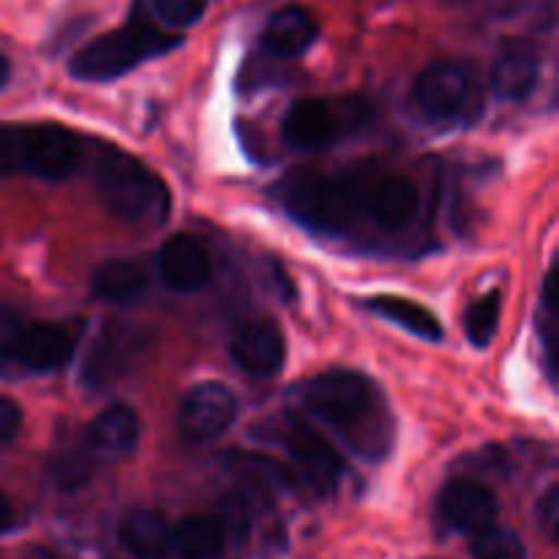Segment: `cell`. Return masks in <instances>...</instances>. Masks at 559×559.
<instances>
[{"label": "cell", "mask_w": 559, "mask_h": 559, "mask_svg": "<svg viewBox=\"0 0 559 559\" xmlns=\"http://www.w3.org/2000/svg\"><path fill=\"white\" fill-rule=\"evenodd\" d=\"M500 311L502 298L497 289L486 293L475 304H469L467 314H464V333H467L469 344L478 349H486L495 342L497 331H500Z\"/></svg>", "instance_id": "603a6c76"}, {"label": "cell", "mask_w": 559, "mask_h": 559, "mask_svg": "<svg viewBox=\"0 0 559 559\" xmlns=\"http://www.w3.org/2000/svg\"><path fill=\"white\" fill-rule=\"evenodd\" d=\"M158 273L175 293H200L211 282V257L197 238L175 235L158 251Z\"/></svg>", "instance_id": "5bb4252c"}, {"label": "cell", "mask_w": 559, "mask_h": 559, "mask_svg": "<svg viewBox=\"0 0 559 559\" xmlns=\"http://www.w3.org/2000/svg\"><path fill=\"white\" fill-rule=\"evenodd\" d=\"M91 289L98 300L131 306L147 293V273L131 260H109L93 271Z\"/></svg>", "instance_id": "44dd1931"}, {"label": "cell", "mask_w": 559, "mask_h": 559, "mask_svg": "<svg viewBox=\"0 0 559 559\" xmlns=\"http://www.w3.org/2000/svg\"><path fill=\"white\" fill-rule=\"evenodd\" d=\"M22 331H25V322L20 320V314L9 306H0V366L16 360V344H20Z\"/></svg>", "instance_id": "83f0119b"}, {"label": "cell", "mask_w": 559, "mask_h": 559, "mask_svg": "<svg viewBox=\"0 0 559 559\" xmlns=\"http://www.w3.org/2000/svg\"><path fill=\"white\" fill-rule=\"evenodd\" d=\"M80 136L66 126H0V173L63 180L80 167Z\"/></svg>", "instance_id": "5b68a950"}, {"label": "cell", "mask_w": 559, "mask_h": 559, "mask_svg": "<svg viewBox=\"0 0 559 559\" xmlns=\"http://www.w3.org/2000/svg\"><path fill=\"white\" fill-rule=\"evenodd\" d=\"M153 349V333L131 322H107L93 338L91 353L82 366V382L87 388H107L123 380Z\"/></svg>", "instance_id": "8992f818"}, {"label": "cell", "mask_w": 559, "mask_h": 559, "mask_svg": "<svg viewBox=\"0 0 559 559\" xmlns=\"http://www.w3.org/2000/svg\"><path fill=\"white\" fill-rule=\"evenodd\" d=\"M320 36L317 20L300 5H284L267 20L262 44L276 58H300Z\"/></svg>", "instance_id": "ac0fdd59"}, {"label": "cell", "mask_w": 559, "mask_h": 559, "mask_svg": "<svg viewBox=\"0 0 559 559\" xmlns=\"http://www.w3.org/2000/svg\"><path fill=\"white\" fill-rule=\"evenodd\" d=\"M183 38L175 33L162 31L153 25L145 14L134 11L126 25L93 38L71 58L69 71L74 80L82 82H112L129 74L145 60L167 55L169 49L180 47Z\"/></svg>", "instance_id": "277c9868"}, {"label": "cell", "mask_w": 559, "mask_h": 559, "mask_svg": "<svg viewBox=\"0 0 559 559\" xmlns=\"http://www.w3.org/2000/svg\"><path fill=\"white\" fill-rule=\"evenodd\" d=\"M153 11L167 27L183 31V27L197 25L207 9V0H151Z\"/></svg>", "instance_id": "4316f807"}, {"label": "cell", "mask_w": 559, "mask_h": 559, "mask_svg": "<svg viewBox=\"0 0 559 559\" xmlns=\"http://www.w3.org/2000/svg\"><path fill=\"white\" fill-rule=\"evenodd\" d=\"M120 546L136 559H164L173 551V527L153 508H134L120 519Z\"/></svg>", "instance_id": "e0dca14e"}, {"label": "cell", "mask_w": 559, "mask_h": 559, "mask_svg": "<svg viewBox=\"0 0 559 559\" xmlns=\"http://www.w3.org/2000/svg\"><path fill=\"white\" fill-rule=\"evenodd\" d=\"M96 189L104 207L134 227H158L173 207L167 183L140 158L115 147L98 156Z\"/></svg>", "instance_id": "3957f363"}, {"label": "cell", "mask_w": 559, "mask_h": 559, "mask_svg": "<svg viewBox=\"0 0 559 559\" xmlns=\"http://www.w3.org/2000/svg\"><path fill=\"white\" fill-rule=\"evenodd\" d=\"M22 429V409L11 399L0 396V451L16 440Z\"/></svg>", "instance_id": "f546056e"}, {"label": "cell", "mask_w": 559, "mask_h": 559, "mask_svg": "<svg viewBox=\"0 0 559 559\" xmlns=\"http://www.w3.org/2000/svg\"><path fill=\"white\" fill-rule=\"evenodd\" d=\"M229 355L249 377L267 380L282 371L284 358H287V344H284L282 331L271 320H251L235 331L229 342Z\"/></svg>", "instance_id": "4fadbf2b"}, {"label": "cell", "mask_w": 559, "mask_h": 559, "mask_svg": "<svg viewBox=\"0 0 559 559\" xmlns=\"http://www.w3.org/2000/svg\"><path fill=\"white\" fill-rule=\"evenodd\" d=\"M420 213V194L402 175H371L366 197V222L382 233H404Z\"/></svg>", "instance_id": "7c38bea8"}, {"label": "cell", "mask_w": 559, "mask_h": 559, "mask_svg": "<svg viewBox=\"0 0 559 559\" xmlns=\"http://www.w3.org/2000/svg\"><path fill=\"white\" fill-rule=\"evenodd\" d=\"M540 82V60L530 49H506L491 66V91L500 102H524Z\"/></svg>", "instance_id": "d6986e66"}, {"label": "cell", "mask_w": 559, "mask_h": 559, "mask_svg": "<svg viewBox=\"0 0 559 559\" xmlns=\"http://www.w3.org/2000/svg\"><path fill=\"white\" fill-rule=\"evenodd\" d=\"M473 557L475 559H527L522 538L513 530L491 524L473 535Z\"/></svg>", "instance_id": "d4e9b609"}, {"label": "cell", "mask_w": 559, "mask_h": 559, "mask_svg": "<svg viewBox=\"0 0 559 559\" xmlns=\"http://www.w3.org/2000/svg\"><path fill=\"white\" fill-rule=\"evenodd\" d=\"M9 80H11V63H9V58H5V55L0 52V91H3V87L9 85Z\"/></svg>", "instance_id": "1f68e13d"}, {"label": "cell", "mask_w": 559, "mask_h": 559, "mask_svg": "<svg viewBox=\"0 0 559 559\" xmlns=\"http://www.w3.org/2000/svg\"><path fill=\"white\" fill-rule=\"evenodd\" d=\"M371 178L364 173H300L284 183L287 211L322 235H349L366 222V197Z\"/></svg>", "instance_id": "7a4b0ae2"}, {"label": "cell", "mask_w": 559, "mask_h": 559, "mask_svg": "<svg viewBox=\"0 0 559 559\" xmlns=\"http://www.w3.org/2000/svg\"><path fill=\"white\" fill-rule=\"evenodd\" d=\"M300 409L336 431L355 453L382 459L391 448L393 424L380 388L358 371H325L295 388Z\"/></svg>", "instance_id": "6da1fadb"}, {"label": "cell", "mask_w": 559, "mask_h": 559, "mask_svg": "<svg viewBox=\"0 0 559 559\" xmlns=\"http://www.w3.org/2000/svg\"><path fill=\"white\" fill-rule=\"evenodd\" d=\"M344 134V112L322 98H300L282 120V136L295 151H325Z\"/></svg>", "instance_id": "8fae6325"}, {"label": "cell", "mask_w": 559, "mask_h": 559, "mask_svg": "<svg viewBox=\"0 0 559 559\" xmlns=\"http://www.w3.org/2000/svg\"><path fill=\"white\" fill-rule=\"evenodd\" d=\"M278 442L306 484L314 486L317 491L336 489L344 475V464L325 437L317 435L304 420H287L278 429Z\"/></svg>", "instance_id": "ba28073f"}, {"label": "cell", "mask_w": 559, "mask_h": 559, "mask_svg": "<svg viewBox=\"0 0 559 559\" xmlns=\"http://www.w3.org/2000/svg\"><path fill=\"white\" fill-rule=\"evenodd\" d=\"M74 355V338L66 328L52 325V322H36L25 325L20 344H16L14 364L25 366L36 374H49V371L63 369Z\"/></svg>", "instance_id": "2e32d148"}, {"label": "cell", "mask_w": 559, "mask_h": 559, "mask_svg": "<svg viewBox=\"0 0 559 559\" xmlns=\"http://www.w3.org/2000/svg\"><path fill=\"white\" fill-rule=\"evenodd\" d=\"M366 309L382 320L393 322V325L404 328L413 336L424 338V342H440L442 338V325L437 314L420 306L418 300L399 298V295H377V298L366 300Z\"/></svg>", "instance_id": "7402d4cb"}, {"label": "cell", "mask_w": 559, "mask_h": 559, "mask_svg": "<svg viewBox=\"0 0 559 559\" xmlns=\"http://www.w3.org/2000/svg\"><path fill=\"white\" fill-rule=\"evenodd\" d=\"M11 527H14V508H11L9 497L0 491V535L9 533Z\"/></svg>", "instance_id": "4dcf8cb0"}, {"label": "cell", "mask_w": 559, "mask_h": 559, "mask_svg": "<svg viewBox=\"0 0 559 559\" xmlns=\"http://www.w3.org/2000/svg\"><path fill=\"white\" fill-rule=\"evenodd\" d=\"M473 76L464 66L440 60L424 69L415 80L413 107L426 123L448 126L459 120H469V104H473Z\"/></svg>", "instance_id": "52a82bcc"}, {"label": "cell", "mask_w": 559, "mask_h": 559, "mask_svg": "<svg viewBox=\"0 0 559 559\" xmlns=\"http://www.w3.org/2000/svg\"><path fill=\"white\" fill-rule=\"evenodd\" d=\"M440 519L448 530L464 535H475L491 527L500 513L495 491L486 484L473 478H459L442 489L440 495Z\"/></svg>", "instance_id": "30bf717a"}, {"label": "cell", "mask_w": 559, "mask_h": 559, "mask_svg": "<svg viewBox=\"0 0 559 559\" xmlns=\"http://www.w3.org/2000/svg\"><path fill=\"white\" fill-rule=\"evenodd\" d=\"M238 415V399L222 382H202L183 396L178 409V429L186 440L207 442L222 437Z\"/></svg>", "instance_id": "9c48e42d"}, {"label": "cell", "mask_w": 559, "mask_h": 559, "mask_svg": "<svg viewBox=\"0 0 559 559\" xmlns=\"http://www.w3.org/2000/svg\"><path fill=\"white\" fill-rule=\"evenodd\" d=\"M535 519H538V527L544 533V538L549 544H557L559 538V486L551 484L544 495L538 497V506H535Z\"/></svg>", "instance_id": "f1b7e54d"}, {"label": "cell", "mask_w": 559, "mask_h": 559, "mask_svg": "<svg viewBox=\"0 0 559 559\" xmlns=\"http://www.w3.org/2000/svg\"><path fill=\"white\" fill-rule=\"evenodd\" d=\"M93 475V453L87 451V445L74 448V451H63L60 456H55V484H60L63 489H80L91 480Z\"/></svg>", "instance_id": "484cf974"}, {"label": "cell", "mask_w": 559, "mask_h": 559, "mask_svg": "<svg viewBox=\"0 0 559 559\" xmlns=\"http://www.w3.org/2000/svg\"><path fill=\"white\" fill-rule=\"evenodd\" d=\"M557 273L551 267L546 273V282L544 289H540V317H538V333H540V342H544V353H546V366H549V377L555 380V371H557V328H559V314H557V304H559V295H557Z\"/></svg>", "instance_id": "cb8c5ba5"}, {"label": "cell", "mask_w": 559, "mask_h": 559, "mask_svg": "<svg viewBox=\"0 0 559 559\" xmlns=\"http://www.w3.org/2000/svg\"><path fill=\"white\" fill-rule=\"evenodd\" d=\"M229 527L224 519L197 513L173 530V551L180 559H222L227 549Z\"/></svg>", "instance_id": "ffe728a7"}, {"label": "cell", "mask_w": 559, "mask_h": 559, "mask_svg": "<svg viewBox=\"0 0 559 559\" xmlns=\"http://www.w3.org/2000/svg\"><path fill=\"white\" fill-rule=\"evenodd\" d=\"M140 415L126 404H112L104 413L93 418V424L85 431V445L93 453V459H123L140 442Z\"/></svg>", "instance_id": "9a60e30c"}]
</instances>
